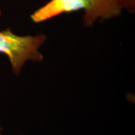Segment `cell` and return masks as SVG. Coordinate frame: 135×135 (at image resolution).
Masks as SVG:
<instances>
[{
	"label": "cell",
	"mask_w": 135,
	"mask_h": 135,
	"mask_svg": "<svg viewBox=\"0 0 135 135\" xmlns=\"http://www.w3.org/2000/svg\"><path fill=\"white\" fill-rule=\"evenodd\" d=\"M1 16V11H0V16Z\"/></svg>",
	"instance_id": "5"
},
{
	"label": "cell",
	"mask_w": 135,
	"mask_h": 135,
	"mask_svg": "<svg viewBox=\"0 0 135 135\" xmlns=\"http://www.w3.org/2000/svg\"><path fill=\"white\" fill-rule=\"evenodd\" d=\"M85 8L83 16L84 26L90 27L98 20H108L119 16L123 9L133 13L135 0H83Z\"/></svg>",
	"instance_id": "2"
},
{
	"label": "cell",
	"mask_w": 135,
	"mask_h": 135,
	"mask_svg": "<svg viewBox=\"0 0 135 135\" xmlns=\"http://www.w3.org/2000/svg\"><path fill=\"white\" fill-rule=\"evenodd\" d=\"M46 40L44 34L18 36L8 28L0 31V53L7 56L13 73L18 76L27 61L42 62L43 55L39 49Z\"/></svg>",
	"instance_id": "1"
},
{
	"label": "cell",
	"mask_w": 135,
	"mask_h": 135,
	"mask_svg": "<svg viewBox=\"0 0 135 135\" xmlns=\"http://www.w3.org/2000/svg\"><path fill=\"white\" fill-rule=\"evenodd\" d=\"M85 8L83 0H50L31 15L34 23H40L65 13L80 11Z\"/></svg>",
	"instance_id": "3"
},
{
	"label": "cell",
	"mask_w": 135,
	"mask_h": 135,
	"mask_svg": "<svg viewBox=\"0 0 135 135\" xmlns=\"http://www.w3.org/2000/svg\"><path fill=\"white\" fill-rule=\"evenodd\" d=\"M3 130V128L1 127V126H0V135H3L2 134V131Z\"/></svg>",
	"instance_id": "4"
}]
</instances>
